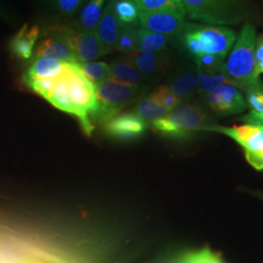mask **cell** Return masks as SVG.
I'll return each instance as SVG.
<instances>
[{
	"mask_svg": "<svg viewBox=\"0 0 263 263\" xmlns=\"http://www.w3.org/2000/svg\"><path fill=\"white\" fill-rule=\"evenodd\" d=\"M255 40L254 26L245 25L224 63L226 74L244 92L263 89V82L255 70Z\"/></svg>",
	"mask_w": 263,
	"mask_h": 263,
	"instance_id": "obj_1",
	"label": "cell"
},
{
	"mask_svg": "<svg viewBox=\"0 0 263 263\" xmlns=\"http://www.w3.org/2000/svg\"><path fill=\"white\" fill-rule=\"evenodd\" d=\"M62 77L72 107V114L81 123L87 135L94 129L92 117L97 107L96 86L82 72L78 64L66 63Z\"/></svg>",
	"mask_w": 263,
	"mask_h": 263,
	"instance_id": "obj_2",
	"label": "cell"
},
{
	"mask_svg": "<svg viewBox=\"0 0 263 263\" xmlns=\"http://www.w3.org/2000/svg\"><path fill=\"white\" fill-rule=\"evenodd\" d=\"M181 34L184 46L195 58L211 55L223 60L237 38L235 31L230 28L210 25H185Z\"/></svg>",
	"mask_w": 263,
	"mask_h": 263,
	"instance_id": "obj_3",
	"label": "cell"
},
{
	"mask_svg": "<svg viewBox=\"0 0 263 263\" xmlns=\"http://www.w3.org/2000/svg\"><path fill=\"white\" fill-rule=\"evenodd\" d=\"M208 121L209 115L201 104L183 103L164 117L151 122V126L154 131L164 137L184 140L203 131L206 126L210 125Z\"/></svg>",
	"mask_w": 263,
	"mask_h": 263,
	"instance_id": "obj_4",
	"label": "cell"
},
{
	"mask_svg": "<svg viewBox=\"0 0 263 263\" xmlns=\"http://www.w3.org/2000/svg\"><path fill=\"white\" fill-rule=\"evenodd\" d=\"M141 93L139 85H129L110 78L96 86L97 107L92 121L106 123L134 102Z\"/></svg>",
	"mask_w": 263,
	"mask_h": 263,
	"instance_id": "obj_5",
	"label": "cell"
},
{
	"mask_svg": "<svg viewBox=\"0 0 263 263\" xmlns=\"http://www.w3.org/2000/svg\"><path fill=\"white\" fill-rule=\"evenodd\" d=\"M191 19L212 25L234 24L231 0H180Z\"/></svg>",
	"mask_w": 263,
	"mask_h": 263,
	"instance_id": "obj_6",
	"label": "cell"
},
{
	"mask_svg": "<svg viewBox=\"0 0 263 263\" xmlns=\"http://www.w3.org/2000/svg\"><path fill=\"white\" fill-rule=\"evenodd\" d=\"M184 16L185 14L173 9L140 11L139 22L141 28L169 37L183 31L186 25Z\"/></svg>",
	"mask_w": 263,
	"mask_h": 263,
	"instance_id": "obj_7",
	"label": "cell"
},
{
	"mask_svg": "<svg viewBox=\"0 0 263 263\" xmlns=\"http://www.w3.org/2000/svg\"><path fill=\"white\" fill-rule=\"evenodd\" d=\"M61 33L73 51L77 64L94 62L95 60L110 53L104 47L97 30L73 31L66 29L61 30Z\"/></svg>",
	"mask_w": 263,
	"mask_h": 263,
	"instance_id": "obj_8",
	"label": "cell"
},
{
	"mask_svg": "<svg viewBox=\"0 0 263 263\" xmlns=\"http://www.w3.org/2000/svg\"><path fill=\"white\" fill-rule=\"evenodd\" d=\"M202 132H216L227 137L240 144L244 151H263V127L253 124H244L235 127H223L218 125H208Z\"/></svg>",
	"mask_w": 263,
	"mask_h": 263,
	"instance_id": "obj_9",
	"label": "cell"
},
{
	"mask_svg": "<svg viewBox=\"0 0 263 263\" xmlns=\"http://www.w3.org/2000/svg\"><path fill=\"white\" fill-rule=\"evenodd\" d=\"M208 104L218 115L243 112L247 108L245 97L234 85H222L206 96Z\"/></svg>",
	"mask_w": 263,
	"mask_h": 263,
	"instance_id": "obj_10",
	"label": "cell"
},
{
	"mask_svg": "<svg viewBox=\"0 0 263 263\" xmlns=\"http://www.w3.org/2000/svg\"><path fill=\"white\" fill-rule=\"evenodd\" d=\"M146 130V122L135 112L123 113L104 123L107 136L119 141H133L141 137Z\"/></svg>",
	"mask_w": 263,
	"mask_h": 263,
	"instance_id": "obj_11",
	"label": "cell"
},
{
	"mask_svg": "<svg viewBox=\"0 0 263 263\" xmlns=\"http://www.w3.org/2000/svg\"><path fill=\"white\" fill-rule=\"evenodd\" d=\"M36 58H44L63 63L77 64L73 51L61 31L59 35L51 36L40 43L36 51Z\"/></svg>",
	"mask_w": 263,
	"mask_h": 263,
	"instance_id": "obj_12",
	"label": "cell"
},
{
	"mask_svg": "<svg viewBox=\"0 0 263 263\" xmlns=\"http://www.w3.org/2000/svg\"><path fill=\"white\" fill-rule=\"evenodd\" d=\"M121 26L122 24L116 17L113 9V2H110L103 11L99 26L97 28V32L101 41L109 52L116 50V43Z\"/></svg>",
	"mask_w": 263,
	"mask_h": 263,
	"instance_id": "obj_13",
	"label": "cell"
},
{
	"mask_svg": "<svg viewBox=\"0 0 263 263\" xmlns=\"http://www.w3.org/2000/svg\"><path fill=\"white\" fill-rule=\"evenodd\" d=\"M39 33L40 28L38 26L29 27L28 24L24 25L17 34L11 39L10 52L13 54V56L22 60H28L33 53V48Z\"/></svg>",
	"mask_w": 263,
	"mask_h": 263,
	"instance_id": "obj_14",
	"label": "cell"
},
{
	"mask_svg": "<svg viewBox=\"0 0 263 263\" xmlns=\"http://www.w3.org/2000/svg\"><path fill=\"white\" fill-rule=\"evenodd\" d=\"M66 63L51 59L36 58L23 76V81L38 78H57L64 71Z\"/></svg>",
	"mask_w": 263,
	"mask_h": 263,
	"instance_id": "obj_15",
	"label": "cell"
},
{
	"mask_svg": "<svg viewBox=\"0 0 263 263\" xmlns=\"http://www.w3.org/2000/svg\"><path fill=\"white\" fill-rule=\"evenodd\" d=\"M133 64L141 72V76H151L164 70L168 64L167 55L163 52L152 54L134 53L130 55Z\"/></svg>",
	"mask_w": 263,
	"mask_h": 263,
	"instance_id": "obj_16",
	"label": "cell"
},
{
	"mask_svg": "<svg viewBox=\"0 0 263 263\" xmlns=\"http://www.w3.org/2000/svg\"><path fill=\"white\" fill-rule=\"evenodd\" d=\"M180 104L188 102L197 88V73L187 70L177 76L168 86Z\"/></svg>",
	"mask_w": 263,
	"mask_h": 263,
	"instance_id": "obj_17",
	"label": "cell"
},
{
	"mask_svg": "<svg viewBox=\"0 0 263 263\" xmlns=\"http://www.w3.org/2000/svg\"><path fill=\"white\" fill-rule=\"evenodd\" d=\"M113 79L129 85H139L142 79L141 72L131 59H116L109 65Z\"/></svg>",
	"mask_w": 263,
	"mask_h": 263,
	"instance_id": "obj_18",
	"label": "cell"
},
{
	"mask_svg": "<svg viewBox=\"0 0 263 263\" xmlns=\"http://www.w3.org/2000/svg\"><path fill=\"white\" fill-rule=\"evenodd\" d=\"M167 41V36L140 28L138 30V43L136 53L152 54L163 52L166 49Z\"/></svg>",
	"mask_w": 263,
	"mask_h": 263,
	"instance_id": "obj_19",
	"label": "cell"
},
{
	"mask_svg": "<svg viewBox=\"0 0 263 263\" xmlns=\"http://www.w3.org/2000/svg\"><path fill=\"white\" fill-rule=\"evenodd\" d=\"M197 73L198 94L201 97L206 98L209 93L214 91L217 87L222 85H234V82L226 74V71L217 73H205L196 68ZM237 87V86H236Z\"/></svg>",
	"mask_w": 263,
	"mask_h": 263,
	"instance_id": "obj_20",
	"label": "cell"
},
{
	"mask_svg": "<svg viewBox=\"0 0 263 263\" xmlns=\"http://www.w3.org/2000/svg\"><path fill=\"white\" fill-rule=\"evenodd\" d=\"M245 100L250 112L242 117V121L263 127V89L245 92Z\"/></svg>",
	"mask_w": 263,
	"mask_h": 263,
	"instance_id": "obj_21",
	"label": "cell"
},
{
	"mask_svg": "<svg viewBox=\"0 0 263 263\" xmlns=\"http://www.w3.org/2000/svg\"><path fill=\"white\" fill-rule=\"evenodd\" d=\"M104 0H91L85 7L77 23L78 31L97 30L102 17V10Z\"/></svg>",
	"mask_w": 263,
	"mask_h": 263,
	"instance_id": "obj_22",
	"label": "cell"
},
{
	"mask_svg": "<svg viewBox=\"0 0 263 263\" xmlns=\"http://www.w3.org/2000/svg\"><path fill=\"white\" fill-rule=\"evenodd\" d=\"M134 112L139 115L145 122H152L164 117L166 114H168L169 110L156 104L148 96L139 102L135 107Z\"/></svg>",
	"mask_w": 263,
	"mask_h": 263,
	"instance_id": "obj_23",
	"label": "cell"
},
{
	"mask_svg": "<svg viewBox=\"0 0 263 263\" xmlns=\"http://www.w3.org/2000/svg\"><path fill=\"white\" fill-rule=\"evenodd\" d=\"M84 76L95 85L101 84L104 81L112 78L109 65L102 62H90L78 64Z\"/></svg>",
	"mask_w": 263,
	"mask_h": 263,
	"instance_id": "obj_24",
	"label": "cell"
},
{
	"mask_svg": "<svg viewBox=\"0 0 263 263\" xmlns=\"http://www.w3.org/2000/svg\"><path fill=\"white\" fill-rule=\"evenodd\" d=\"M138 30L133 25L122 24L118 35L116 50L127 55H132L137 52Z\"/></svg>",
	"mask_w": 263,
	"mask_h": 263,
	"instance_id": "obj_25",
	"label": "cell"
},
{
	"mask_svg": "<svg viewBox=\"0 0 263 263\" xmlns=\"http://www.w3.org/2000/svg\"><path fill=\"white\" fill-rule=\"evenodd\" d=\"M113 9L121 24L133 25L139 20L140 10L134 0H117L113 3Z\"/></svg>",
	"mask_w": 263,
	"mask_h": 263,
	"instance_id": "obj_26",
	"label": "cell"
},
{
	"mask_svg": "<svg viewBox=\"0 0 263 263\" xmlns=\"http://www.w3.org/2000/svg\"><path fill=\"white\" fill-rule=\"evenodd\" d=\"M179 263H226L220 254L213 251L210 247L192 251L183 254Z\"/></svg>",
	"mask_w": 263,
	"mask_h": 263,
	"instance_id": "obj_27",
	"label": "cell"
},
{
	"mask_svg": "<svg viewBox=\"0 0 263 263\" xmlns=\"http://www.w3.org/2000/svg\"><path fill=\"white\" fill-rule=\"evenodd\" d=\"M140 11H159V10H177L185 14L180 0H134Z\"/></svg>",
	"mask_w": 263,
	"mask_h": 263,
	"instance_id": "obj_28",
	"label": "cell"
},
{
	"mask_svg": "<svg viewBox=\"0 0 263 263\" xmlns=\"http://www.w3.org/2000/svg\"><path fill=\"white\" fill-rule=\"evenodd\" d=\"M151 99L161 106L165 107L169 111L179 106L180 102L172 93L168 86H161L149 96Z\"/></svg>",
	"mask_w": 263,
	"mask_h": 263,
	"instance_id": "obj_29",
	"label": "cell"
},
{
	"mask_svg": "<svg viewBox=\"0 0 263 263\" xmlns=\"http://www.w3.org/2000/svg\"><path fill=\"white\" fill-rule=\"evenodd\" d=\"M58 78V77H57ZM57 78H38L24 81V83L34 93L46 99L53 87L56 84Z\"/></svg>",
	"mask_w": 263,
	"mask_h": 263,
	"instance_id": "obj_30",
	"label": "cell"
},
{
	"mask_svg": "<svg viewBox=\"0 0 263 263\" xmlns=\"http://www.w3.org/2000/svg\"><path fill=\"white\" fill-rule=\"evenodd\" d=\"M254 60H255L256 73L260 76L263 73V34L255 40Z\"/></svg>",
	"mask_w": 263,
	"mask_h": 263,
	"instance_id": "obj_31",
	"label": "cell"
},
{
	"mask_svg": "<svg viewBox=\"0 0 263 263\" xmlns=\"http://www.w3.org/2000/svg\"><path fill=\"white\" fill-rule=\"evenodd\" d=\"M245 157L248 163L257 171L263 170V151L261 152H250L244 151Z\"/></svg>",
	"mask_w": 263,
	"mask_h": 263,
	"instance_id": "obj_32",
	"label": "cell"
},
{
	"mask_svg": "<svg viewBox=\"0 0 263 263\" xmlns=\"http://www.w3.org/2000/svg\"><path fill=\"white\" fill-rule=\"evenodd\" d=\"M81 0H58L59 7L65 14H70L77 9Z\"/></svg>",
	"mask_w": 263,
	"mask_h": 263,
	"instance_id": "obj_33",
	"label": "cell"
},
{
	"mask_svg": "<svg viewBox=\"0 0 263 263\" xmlns=\"http://www.w3.org/2000/svg\"><path fill=\"white\" fill-rule=\"evenodd\" d=\"M0 263H30L20 259L18 257H16L15 255L12 254H9L7 252H5L4 250H2L0 248Z\"/></svg>",
	"mask_w": 263,
	"mask_h": 263,
	"instance_id": "obj_34",
	"label": "cell"
},
{
	"mask_svg": "<svg viewBox=\"0 0 263 263\" xmlns=\"http://www.w3.org/2000/svg\"><path fill=\"white\" fill-rule=\"evenodd\" d=\"M262 199H263V196H262Z\"/></svg>",
	"mask_w": 263,
	"mask_h": 263,
	"instance_id": "obj_35",
	"label": "cell"
}]
</instances>
